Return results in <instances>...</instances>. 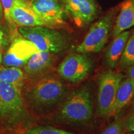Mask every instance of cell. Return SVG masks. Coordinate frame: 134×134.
<instances>
[{
    "mask_svg": "<svg viewBox=\"0 0 134 134\" xmlns=\"http://www.w3.org/2000/svg\"><path fill=\"white\" fill-rule=\"evenodd\" d=\"M26 109L21 90L4 81H0V122L9 127L24 120Z\"/></svg>",
    "mask_w": 134,
    "mask_h": 134,
    "instance_id": "6da1fadb",
    "label": "cell"
},
{
    "mask_svg": "<svg viewBox=\"0 0 134 134\" xmlns=\"http://www.w3.org/2000/svg\"><path fill=\"white\" fill-rule=\"evenodd\" d=\"M64 93V86L60 80L55 77L44 76L29 85L26 96L31 104L41 108L57 103Z\"/></svg>",
    "mask_w": 134,
    "mask_h": 134,
    "instance_id": "7a4b0ae2",
    "label": "cell"
},
{
    "mask_svg": "<svg viewBox=\"0 0 134 134\" xmlns=\"http://www.w3.org/2000/svg\"><path fill=\"white\" fill-rule=\"evenodd\" d=\"M18 31L23 37L32 42L41 51L58 53L68 45L65 34L52 28L43 26L19 27Z\"/></svg>",
    "mask_w": 134,
    "mask_h": 134,
    "instance_id": "3957f363",
    "label": "cell"
},
{
    "mask_svg": "<svg viewBox=\"0 0 134 134\" xmlns=\"http://www.w3.org/2000/svg\"><path fill=\"white\" fill-rule=\"evenodd\" d=\"M93 113L91 93L87 88H82L67 98L60 110V115L66 122L85 123L91 118Z\"/></svg>",
    "mask_w": 134,
    "mask_h": 134,
    "instance_id": "277c9868",
    "label": "cell"
},
{
    "mask_svg": "<svg viewBox=\"0 0 134 134\" xmlns=\"http://www.w3.org/2000/svg\"><path fill=\"white\" fill-rule=\"evenodd\" d=\"M117 11L116 8L111 9L92 25L83 42L77 46V53H98L103 49L108 41Z\"/></svg>",
    "mask_w": 134,
    "mask_h": 134,
    "instance_id": "5b68a950",
    "label": "cell"
},
{
    "mask_svg": "<svg viewBox=\"0 0 134 134\" xmlns=\"http://www.w3.org/2000/svg\"><path fill=\"white\" fill-rule=\"evenodd\" d=\"M123 76L118 72L109 70L100 76L98 93V111L100 116L114 115L115 97Z\"/></svg>",
    "mask_w": 134,
    "mask_h": 134,
    "instance_id": "8992f818",
    "label": "cell"
},
{
    "mask_svg": "<svg viewBox=\"0 0 134 134\" xmlns=\"http://www.w3.org/2000/svg\"><path fill=\"white\" fill-rule=\"evenodd\" d=\"M92 62L86 54L72 53L66 57L58 67V75L70 83L83 81L89 75Z\"/></svg>",
    "mask_w": 134,
    "mask_h": 134,
    "instance_id": "52a82bcc",
    "label": "cell"
},
{
    "mask_svg": "<svg viewBox=\"0 0 134 134\" xmlns=\"http://www.w3.org/2000/svg\"><path fill=\"white\" fill-rule=\"evenodd\" d=\"M38 51L31 41L24 37L16 38L3 57V65L18 68L24 66L32 55Z\"/></svg>",
    "mask_w": 134,
    "mask_h": 134,
    "instance_id": "ba28073f",
    "label": "cell"
},
{
    "mask_svg": "<svg viewBox=\"0 0 134 134\" xmlns=\"http://www.w3.org/2000/svg\"><path fill=\"white\" fill-rule=\"evenodd\" d=\"M64 7L75 23L83 27L91 23L98 14L94 0H63Z\"/></svg>",
    "mask_w": 134,
    "mask_h": 134,
    "instance_id": "9c48e42d",
    "label": "cell"
},
{
    "mask_svg": "<svg viewBox=\"0 0 134 134\" xmlns=\"http://www.w3.org/2000/svg\"><path fill=\"white\" fill-rule=\"evenodd\" d=\"M31 4L37 14L52 29L65 25L64 9L57 0H34Z\"/></svg>",
    "mask_w": 134,
    "mask_h": 134,
    "instance_id": "30bf717a",
    "label": "cell"
},
{
    "mask_svg": "<svg viewBox=\"0 0 134 134\" xmlns=\"http://www.w3.org/2000/svg\"><path fill=\"white\" fill-rule=\"evenodd\" d=\"M10 17L13 23L19 27L43 26L51 28L34 10L31 2L21 0L10 10Z\"/></svg>",
    "mask_w": 134,
    "mask_h": 134,
    "instance_id": "8fae6325",
    "label": "cell"
},
{
    "mask_svg": "<svg viewBox=\"0 0 134 134\" xmlns=\"http://www.w3.org/2000/svg\"><path fill=\"white\" fill-rule=\"evenodd\" d=\"M131 33L130 31H125L114 37L105 55V64L108 68L113 69L118 64Z\"/></svg>",
    "mask_w": 134,
    "mask_h": 134,
    "instance_id": "7c38bea8",
    "label": "cell"
},
{
    "mask_svg": "<svg viewBox=\"0 0 134 134\" xmlns=\"http://www.w3.org/2000/svg\"><path fill=\"white\" fill-rule=\"evenodd\" d=\"M54 62L53 53L39 51L34 53L25 65L24 71L29 76H35L46 71Z\"/></svg>",
    "mask_w": 134,
    "mask_h": 134,
    "instance_id": "4fadbf2b",
    "label": "cell"
},
{
    "mask_svg": "<svg viewBox=\"0 0 134 134\" xmlns=\"http://www.w3.org/2000/svg\"><path fill=\"white\" fill-rule=\"evenodd\" d=\"M134 26V0H125L122 4L117 16L113 36L115 37L122 32Z\"/></svg>",
    "mask_w": 134,
    "mask_h": 134,
    "instance_id": "5bb4252c",
    "label": "cell"
},
{
    "mask_svg": "<svg viewBox=\"0 0 134 134\" xmlns=\"http://www.w3.org/2000/svg\"><path fill=\"white\" fill-rule=\"evenodd\" d=\"M134 96V81L129 78L120 82L115 97L114 115H116L132 100Z\"/></svg>",
    "mask_w": 134,
    "mask_h": 134,
    "instance_id": "9a60e30c",
    "label": "cell"
},
{
    "mask_svg": "<svg viewBox=\"0 0 134 134\" xmlns=\"http://www.w3.org/2000/svg\"><path fill=\"white\" fill-rule=\"evenodd\" d=\"M26 76L20 68L13 66H3L0 69V81L8 83L22 90L24 86Z\"/></svg>",
    "mask_w": 134,
    "mask_h": 134,
    "instance_id": "2e32d148",
    "label": "cell"
},
{
    "mask_svg": "<svg viewBox=\"0 0 134 134\" xmlns=\"http://www.w3.org/2000/svg\"><path fill=\"white\" fill-rule=\"evenodd\" d=\"M118 63L121 69L128 68L134 64V31L131 33L127 42L125 49Z\"/></svg>",
    "mask_w": 134,
    "mask_h": 134,
    "instance_id": "e0dca14e",
    "label": "cell"
},
{
    "mask_svg": "<svg viewBox=\"0 0 134 134\" xmlns=\"http://www.w3.org/2000/svg\"><path fill=\"white\" fill-rule=\"evenodd\" d=\"M28 134H75L72 132L58 129L52 127L41 126L29 130Z\"/></svg>",
    "mask_w": 134,
    "mask_h": 134,
    "instance_id": "ac0fdd59",
    "label": "cell"
},
{
    "mask_svg": "<svg viewBox=\"0 0 134 134\" xmlns=\"http://www.w3.org/2000/svg\"><path fill=\"white\" fill-rule=\"evenodd\" d=\"M124 122L120 119L115 120L100 134H124Z\"/></svg>",
    "mask_w": 134,
    "mask_h": 134,
    "instance_id": "d6986e66",
    "label": "cell"
},
{
    "mask_svg": "<svg viewBox=\"0 0 134 134\" xmlns=\"http://www.w3.org/2000/svg\"><path fill=\"white\" fill-rule=\"evenodd\" d=\"M21 0H1L5 18L9 23H13L10 17V10Z\"/></svg>",
    "mask_w": 134,
    "mask_h": 134,
    "instance_id": "ffe728a7",
    "label": "cell"
},
{
    "mask_svg": "<svg viewBox=\"0 0 134 134\" xmlns=\"http://www.w3.org/2000/svg\"><path fill=\"white\" fill-rule=\"evenodd\" d=\"M125 129L127 130L134 132V111L127 118L124 123Z\"/></svg>",
    "mask_w": 134,
    "mask_h": 134,
    "instance_id": "44dd1931",
    "label": "cell"
},
{
    "mask_svg": "<svg viewBox=\"0 0 134 134\" xmlns=\"http://www.w3.org/2000/svg\"><path fill=\"white\" fill-rule=\"evenodd\" d=\"M4 34L1 31H0V64L3 61V48L4 46Z\"/></svg>",
    "mask_w": 134,
    "mask_h": 134,
    "instance_id": "7402d4cb",
    "label": "cell"
},
{
    "mask_svg": "<svg viewBox=\"0 0 134 134\" xmlns=\"http://www.w3.org/2000/svg\"><path fill=\"white\" fill-rule=\"evenodd\" d=\"M128 71H127V78H129L134 81V64L128 68Z\"/></svg>",
    "mask_w": 134,
    "mask_h": 134,
    "instance_id": "603a6c76",
    "label": "cell"
},
{
    "mask_svg": "<svg viewBox=\"0 0 134 134\" xmlns=\"http://www.w3.org/2000/svg\"><path fill=\"white\" fill-rule=\"evenodd\" d=\"M3 7H2V4H1V0H0V20H1V18H2V15H3Z\"/></svg>",
    "mask_w": 134,
    "mask_h": 134,
    "instance_id": "cb8c5ba5",
    "label": "cell"
},
{
    "mask_svg": "<svg viewBox=\"0 0 134 134\" xmlns=\"http://www.w3.org/2000/svg\"><path fill=\"white\" fill-rule=\"evenodd\" d=\"M22 1H25V2H31V0H22Z\"/></svg>",
    "mask_w": 134,
    "mask_h": 134,
    "instance_id": "d4e9b609",
    "label": "cell"
},
{
    "mask_svg": "<svg viewBox=\"0 0 134 134\" xmlns=\"http://www.w3.org/2000/svg\"><path fill=\"white\" fill-rule=\"evenodd\" d=\"M127 134H134V133H127Z\"/></svg>",
    "mask_w": 134,
    "mask_h": 134,
    "instance_id": "484cf974",
    "label": "cell"
}]
</instances>
